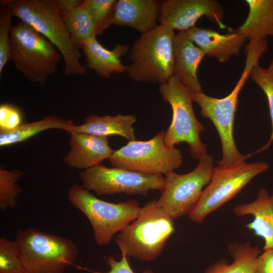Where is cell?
<instances>
[{
    "mask_svg": "<svg viewBox=\"0 0 273 273\" xmlns=\"http://www.w3.org/2000/svg\"><path fill=\"white\" fill-rule=\"evenodd\" d=\"M13 17L36 30L60 53L66 75H83L87 67L80 63L82 54L65 26L62 11L54 0H3Z\"/></svg>",
    "mask_w": 273,
    "mask_h": 273,
    "instance_id": "1",
    "label": "cell"
},
{
    "mask_svg": "<svg viewBox=\"0 0 273 273\" xmlns=\"http://www.w3.org/2000/svg\"><path fill=\"white\" fill-rule=\"evenodd\" d=\"M174 231L173 219L156 200L141 207L136 219L115 238L121 253L143 261L156 258Z\"/></svg>",
    "mask_w": 273,
    "mask_h": 273,
    "instance_id": "2",
    "label": "cell"
},
{
    "mask_svg": "<svg viewBox=\"0 0 273 273\" xmlns=\"http://www.w3.org/2000/svg\"><path fill=\"white\" fill-rule=\"evenodd\" d=\"M175 34L172 29L157 25L143 34L129 49L126 73L136 82L161 84L173 75V46Z\"/></svg>",
    "mask_w": 273,
    "mask_h": 273,
    "instance_id": "3",
    "label": "cell"
},
{
    "mask_svg": "<svg viewBox=\"0 0 273 273\" xmlns=\"http://www.w3.org/2000/svg\"><path fill=\"white\" fill-rule=\"evenodd\" d=\"M14 242L27 273H64L79 253L69 239L35 228L18 229Z\"/></svg>",
    "mask_w": 273,
    "mask_h": 273,
    "instance_id": "4",
    "label": "cell"
},
{
    "mask_svg": "<svg viewBox=\"0 0 273 273\" xmlns=\"http://www.w3.org/2000/svg\"><path fill=\"white\" fill-rule=\"evenodd\" d=\"M10 60L29 81L41 85L53 74L62 56L55 46L29 25L19 21L10 30Z\"/></svg>",
    "mask_w": 273,
    "mask_h": 273,
    "instance_id": "5",
    "label": "cell"
},
{
    "mask_svg": "<svg viewBox=\"0 0 273 273\" xmlns=\"http://www.w3.org/2000/svg\"><path fill=\"white\" fill-rule=\"evenodd\" d=\"M68 199L87 218L93 229L95 242L101 246L109 245L115 234L134 220L141 208L134 200L118 203L101 200L76 183L70 188Z\"/></svg>",
    "mask_w": 273,
    "mask_h": 273,
    "instance_id": "6",
    "label": "cell"
},
{
    "mask_svg": "<svg viewBox=\"0 0 273 273\" xmlns=\"http://www.w3.org/2000/svg\"><path fill=\"white\" fill-rule=\"evenodd\" d=\"M159 90L163 100L170 105L172 112L171 122L165 133V144L173 147L186 142L192 157L199 160L207 151L206 145L200 138L204 127L193 110V93L175 75L160 84Z\"/></svg>",
    "mask_w": 273,
    "mask_h": 273,
    "instance_id": "7",
    "label": "cell"
},
{
    "mask_svg": "<svg viewBox=\"0 0 273 273\" xmlns=\"http://www.w3.org/2000/svg\"><path fill=\"white\" fill-rule=\"evenodd\" d=\"M254 64L245 62L244 68L236 86L226 97L219 99L210 97L202 92L193 94V101L200 108V113L210 119L219 134L222 147V158L218 166L228 167L245 162L250 155H244L238 150L233 135L234 123L239 95L250 77Z\"/></svg>",
    "mask_w": 273,
    "mask_h": 273,
    "instance_id": "8",
    "label": "cell"
},
{
    "mask_svg": "<svg viewBox=\"0 0 273 273\" xmlns=\"http://www.w3.org/2000/svg\"><path fill=\"white\" fill-rule=\"evenodd\" d=\"M165 131H159L148 141H129L114 151L109 159L114 167L149 174H165L181 165V151L165 143Z\"/></svg>",
    "mask_w": 273,
    "mask_h": 273,
    "instance_id": "9",
    "label": "cell"
},
{
    "mask_svg": "<svg viewBox=\"0 0 273 273\" xmlns=\"http://www.w3.org/2000/svg\"><path fill=\"white\" fill-rule=\"evenodd\" d=\"M265 162H244L215 167L212 178L204 189L194 209L188 215L194 222L201 223L206 217L233 198L258 174L266 171Z\"/></svg>",
    "mask_w": 273,
    "mask_h": 273,
    "instance_id": "10",
    "label": "cell"
},
{
    "mask_svg": "<svg viewBox=\"0 0 273 273\" xmlns=\"http://www.w3.org/2000/svg\"><path fill=\"white\" fill-rule=\"evenodd\" d=\"M213 161L212 156L207 153L189 173L179 174L170 171L165 174V186L156 200L157 206L173 219L189 215L212 178L215 169Z\"/></svg>",
    "mask_w": 273,
    "mask_h": 273,
    "instance_id": "11",
    "label": "cell"
},
{
    "mask_svg": "<svg viewBox=\"0 0 273 273\" xmlns=\"http://www.w3.org/2000/svg\"><path fill=\"white\" fill-rule=\"evenodd\" d=\"M79 176L84 189L100 195L116 193L145 195L152 190L161 192L165 184L162 174H145L101 164L84 170Z\"/></svg>",
    "mask_w": 273,
    "mask_h": 273,
    "instance_id": "12",
    "label": "cell"
},
{
    "mask_svg": "<svg viewBox=\"0 0 273 273\" xmlns=\"http://www.w3.org/2000/svg\"><path fill=\"white\" fill-rule=\"evenodd\" d=\"M205 16L221 29H233L223 22V10L214 0H166L162 1L158 21L160 25L178 32L195 26L198 20Z\"/></svg>",
    "mask_w": 273,
    "mask_h": 273,
    "instance_id": "13",
    "label": "cell"
},
{
    "mask_svg": "<svg viewBox=\"0 0 273 273\" xmlns=\"http://www.w3.org/2000/svg\"><path fill=\"white\" fill-rule=\"evenodd\" d=\"M70 134V150L64 158L70 167L85 170L101 164L114 153L107 136L74 132Z\"/></svg>",
    "mask_w": 273,
    "mask_h": 273,
    "instance_id": "14",
    "label": "cell"
},
{
    "mask_svg": "<svg viewBox=\"0 0 273 273\" xmlns=\"http://www.w3.org/2000/svg\"><path fill=\"white\" fill-rule=\"evenodd\" d=\"M162 4L158 0H118L107 27L127 26L146 33L157 25Z\"/></svg>",
    "mask_w": 273,
    "mask_h": 273,
    "instance_id": "15",
    "label": "cell"
},
{
    "mask_svg": "<svg viewBox=\"0 0 273 273\" xmlns=\"http://www.w3.org/2000/svg\"><path fill=\"white\" fill-rule=\"evenodd\" d=\"M185 32L206 55L214 57L220 62H227L233 56L238 55L247 40L238 29L222 34L212 29L195 26Z\"/></svg>",
    "mask_w": 273,
    "mask_h": 273,
    "instance_id": "16",
    "label": "cell"
},
{
    "mask_svg": "<svg viewBox=\"0 0 273 273\" xmlns=\"http://www.w3.org/2000/svg\"><path fill=\"white\" fill-rule=\"evenodd\" d=\"M205 52L189 38L185 31L175 34L173 46V75L193 93L202 92L198 68Z\"/></svg>",
    "mask_w": 273,
    "mask_h": 273,
    "instance_id": "17",
    "label": "cell"
},
{
    "mask_svg": "<svg viewBox=\"0 0 273 273\" xmlns=\"http://www.w3.org/2000/svg\"><path fill=\"white\" fill-rule=\"evenodd\" d=\"M233 212L238 216L253 215V220L246 228L263 239L264 251L273 249V191L269 195L267 190L261 189L254 201L236 206Z\"/></svg>",
    "mask_w": 273,
    "mask_h": 273,
    "instance_id": "18",
    "label": "cell"
},
{
    "mask_svg": "<svg viewBox=\"0 0 273 273\" xmlns=\"http://www.w3.org/2000/svg\"><path fill=\"white\" fill-rule=\"evenodd\" d=\"M96 37L90 38L80 46L86 67L104 78H109L114 73L126 72L127 66L122 64L120 58L129 50L128 45L116 44L113 50H109L101 45Z\"/></svg>",
    "mask_w": 273,
    "mask_h": 273,
    "instance_id": "19",
    "label": "cell"
},
{
    "mask_svg": "<svg viewBox=\"0 0 273 273\" xmlns=\"http://www.w3.org/2000/svg\"><path fill=\"white\" fill-rule=\"evenodd\" d=\"M136 120V117L132 115L119 114L100 116L92 114L85 117L83 124L75 125L71 133H84L107 137L116 135L129 142L135 140L133 125Z\"/></svg>",
    "mask_w": 273,
    "mask_h": 273,
    "instance_id": "20",
    "label": "cell"
},
{
    "mask_svg": "<svg viewBox=\"0 0 273 273\" xmlns=\"http://www.w3.org/2000/svg\"><path fill=\"white\" fill-rule=\"evenodd\" d=\"M247 18L237 29L250 40H261L273 36V0H247Z\"/></svg>",
    "mask_w": 273,
    "mask_h": 273,
    "instance_id": "21",
    "label": "cell"
},
{
    "mask_svg": "<svg viewBox=\"0 0 273 273\" xmlns=\"http://www.w3.org/2000/svg\"><path fill=\"white\" fill-rule=\"evenodd\" d=\"M74 126L70 120L49 115L38 121L20 124L13 129L0 130V146L4 147L23 142L49 129H60L70 133Z\"/></svg>",
    "mask_w": 273,
    "mask_h": 273,
    "instance_id": "22",
    "label": "cell"
},
{
    "mask_svg": "<svg viewBox=\"0 0 273 273\" xmlns=\"http://www.w3.org/2000/svg\"><path fill=\"white\" fill-rule=\"evenodd\" d=\"M228 248L233 262L229 264L226 260H220L207 267L204 273H254L255 262L260 252L257 247L250 242H233Z\"/></svg>",
    "mask_w": 273,
    "mask_h": 273,
    "instance_id": "23",
    "label": "cell"
},
{
    "mask_svg": "<svg viewBox=\"0 0 273 273\" xmlns=\"http://www.w3.org/2000/svg\"><path fill=\"white\" fill-rule=\"evenodd\" d=\"M62 15L67 31L80 49L84 41L97 36L95 25L82 1L75 8L62 12Z\"/></svg>",
    "mask_w": 273,
    "mask_h": 273,
    "instance_id": "24",
    "label": "cell"
},
{
    "mask_svg": "<svg viewBox=\"0 0 273 273\" xmlns=\"http://www.w3.org/2000/svg\"><path fill=\"white\" fill-rule=\"evenodd\" d=\"M250 77L262 90L266 97L272 127L270 138L267 142L259 150L252 153V155L266 150L273 142V59L266 68L259 64L255 66L251 70Z\"/></svg>",
    "mask_w": 273,
    "mask_h": 273,
    "instance_id": "25",
    "label": "cell"
},
{
    "mask_svg": "<svg viewBox=\"0 0 273 273\" xmlns=\"http://www.w3.org/2000/svg\"><path fill=\"white\" fill-rule=\"evenodd\" d=\"M24 174L19 169L12 170L0 169V209L5 210L14 208L17 204V198L22 192L17 181Z\"/></svg>",
    "mask_w": 273,
    "mask_h": 273,
    "instance_id": "26",
    "label": "cell"
},
{
    "mask_svg": "<svg viewBox=\"0 0 273 273\" xmlns=\"http://www.w3.org/2000/svg\"><path fill=\"white\" fill-rule=\"evenodd\" d=\"M117 2L116 0L82 1L94 22L97 36L108 28V23L114 14Z\"/></svg>",
    "mask_w": 273,
    "mask_h": 273,
    "instance_id": "27",
    "label": "cell"
},
{
    "mask_svg": "<svg viewBox=\"0 0 273 273\" xmlns=\"http://www.w3.org/2000/svg\"><path fill=\"white\" fill-rule=\"evenodd\" d=\"M0 273H27L14 241L0 238Z\"/></svg>",
    "mask_w": 273,
    "mask_h": 273,
    "instance_id": "28",
    "label": "cell"
},
{
    "mask_svg": "<svg viewBox=\"0 0 273 273\" xmlns=\"http://www.w3.org/2000/svg\"><path fill=\"white\" fill-rule=\"evenodd\" d=\"M13 17L9 9L1 5L0 14V74L11 58L10 30Z\"/></svg>",
    "mask_w": 273,
    "mask_h": 273,
    "instance_id": "29",
    "label": "cell"
},
{
    "mask_svg": "<svg viewBox=\"0 0 273 273\" xmlns=\"http://www.w3.org/2000/svg\"><path fill=\"white\" fill-rule=\"evenodd\" d=\"M22 116L16 107L3 104L0 106V130L13 129L20 125Z\"/></svg>",
    "mask_w": 273,
    "mask_h": 273,
    "instance_id": "30",
    "label": "cell"
},
{
    "mask_svg": "<svg viewBox=\"0 0 273 273\" xmlns=\"http://www.w3.org/2000/svg\"><path fill=\"white\" fill-rule=\"evenodd\" d=\"M106 263L110 267V270L107 272L91 271L93 273H135L131 268L128 261V257L124 254H121L120 260H117L112 256L105 257ZM142 273H155L152 270L147 269Z\"/></svg>",
    "mask_w": 273,
    "mask_h": 273,
    "instance_id": "31",
    "label": "cell"
},
{
    "mask_svg": "<svg viewBox=\"0 0 273 273\" xmlns=\"http://www.w3.org/2000/svg\"><path fill=\"white\" fill-rule=\"evenodd\" d=\"M254 273H273V249L264 251L257 256Z\"/></svg>",
    "mask_w": 273,
    "mask_h": 273,
    "instance_id": "32",
    "label": "cell"
},
{
    "mask_svg": "<svg viewBox=\"0 0 273 273\" xmlns=\"http://www.w3.org/2000/svg\"><path fill=\"white\" fill-rule=\"evenodd\" d=\"M82 1L58 0L57 2L62 12L71 10L78 6Z\"/></svg>",
    "mask_w": 273,
    "mask_h": 273,
    "instance_id": "33",
    "label": "cell"
}]
</instances>
